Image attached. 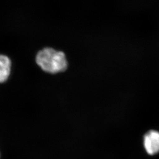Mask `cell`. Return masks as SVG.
Masks as SVG:
<instances>
[{
  "instance_id": "6da1fadb",
  "label": "cell",
  "mask_w": 159,
  "mask_h": 159,
  "mask_svg": "<svg viewBox=\"0 0 159 159\" xmlns=\"http://www.w3.org/2000/svg\"><path fill=\"white\" fill-rule=\"evenodd\" d=\"M36 60L42 70L49 73L64 72L68 67V62L64 53L50 48L39 51L36 56Z\"/></svg>"
},
{
  "instance_id": "7a4b0ae2",
  "label": "cell",
  "mask_w": 159,
  "mask_h": 159,
  "mask_svg": "<svg viewBox=\"0 0 159 159\" xmlns=\"http://www.w3.org/2000/svg\"><path fill=\"white\" fill-rule=\"evenodd\" d=\"M144 145L149 155H154L159 152V132L150 130L144 135Z\"/></svg>"
},
{
  "instance_id": "3957f363",
  "label": "cell",
  "mask_w": 159,
  "mask_h": 159,
  "mask_svg": "<svg viewBox=\"0 0 159 159\" xmlns=\"http://www.w3.org/2000/svg\"><path fill=\"white\" fill-rule=\"evenodd\" d=\"M11 63L10 59L0 54V83H4L8 80L11 74Z\"/></svg>"
}]
</instances>
